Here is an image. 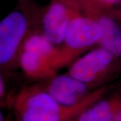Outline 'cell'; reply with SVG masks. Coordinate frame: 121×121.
Returning <instances> with one entry per match:
<instances>
[{
  "label": "cell",
  "instance_id": "1",
  "mask_svg": "<svg viewBox=\"0 0 121 121\" xmlns=\"http://www.w3.org/2000/svg\"><path fill=\"white\" fill-rule=\"evenodd\" d=\"M106 86L98 87L82 102L73 106L58 103L43 86L23 88L15 99L14 109L18 121H72L107 92Z\"/></svg>",
  "mask_w": 121,
  "mask_h": 121
},
{
  "label": "cell",
  "instance_id": "2",
  "mask_svg": "<svg viewBox=\"0 0 121 121\" xmlns=\"http://www.w3.org/2000/svg\"><path fill=\"white\" fill-rule=\"evenodd\" d=\"M102 36L103 30L95 19L82 10L78 12L71 20L59 46L61 68L70 65L94 45H99Z\"/></svg>",
  "mask_w": 121,
  "mask_h": 121
},
{
  "label": "cell",
  "instance_id": "3",
  "mask_svg": "<svg viewBox=\"0 0 121 121\" xmlns=\"http://www.w3.org/2000/svg\"><path fill=\"white\" fill-rule=\"evenodd\" d=\"M29 16L14 10L0 21V70L17 66L18 56L27 36L32 30Z\"/></svg>",
  "mask_w": 121,
  "mask_h": 121
},
{
  "label": "cell",
  "instance_id": "4",
  "mask_svg": "<svg viewBox=\"0 0 121 121\" xmlns=\"http://www.w3.org/2000/svg\"><path fill=\"white\" fill-rule=\"evenodd\" d=\"M118 59L107 49L99 46L71 63L67 73L94 87L111 75L118 65Z\"/></svg>",
  "mask_w": 121,
  "mask_h": 121
},
{
  "label": "cell",
  "instance_id": "5",
  "mask_svg": "<svg viewBox=\"0 0 121 121\" xmlns=\"http://www.w3.org/2000/svg\"><path fill=\"white\" fill-rule=\"evenodd\" d=\"M82 10L79 0H52L42 17V32L51 43L60 46L73 17Z\"/></svg>",
  "mask_w": 121,
  "mask_h": 121
},
{
  "label": "cell",
  "instance_id": "6",
  "mask_svg": "<svg viewBox=\"0 0 121 121\" xmlns=\"http://www.w3.org/2000/svg\"><path fill=\"white\" fill-rule=\"evenodd\" d=\"M43 87L58 103L65 106H73L82 102L94 90L68 73L55 75L48 79Z\"/></svg>",
  "mask_w": 121,
  "mask_h": 121
},
{
  "label": "cell",
  "instance_id": "7",
  "mask_svg": "<svg viewBox=\"0 0 121 121\" xmlns=\"http://www.w3.org/2000/svg\"><path fill=\"white\" fill-rule=\"evenodd\" d=\"M82 11L93 17L100 24L103 36L99 47L107 49L114 55L121 57V28L116 19L101 10V6L94 0H79Z\"/></svg>",
  "mask_w": 121,
  "mask_h": 121
},
{
  "label": "cell",
  "instance_id": "8",
  "mask_svg": "<svg viewBox=\"0 0 121 121\" xmlns=\"http://www.w3.org/2000/svg\"><path fill=\"white\" fill-rule=\"evenodd\" d=\"M17 66L26 78L33 80H48L56 75L57 71L44 57L24 48H21L19 54Z\"/></svg>",
  "mask_w": 121,
  "mask_h": 121
},
{
  "label": "cell",
  "instance_id": "9",
  "mask_svg": "<svg viewBox=\"0 0 121 121\" xmlns=\"http://www.w3.org/2000/svg\"><path fill=\"white\" fill-rule=\"evenodd\" d=\"M22 48L33 51L44 57L56 71L61 68L59 46L51 43L42 32L31 30L22 44Z\"/></svg>",
  "mask_w": 121,
  "mask_h": 121
},
{
  "label": "cell",
  "instance_id": "10",
  "mask_svg": "<svg viewBox=\"0 0 121 121\" xmlns=\"http://www.w3.org/2000/svg\"><path fill=\"white\" fill-rule=\"evenodd\" d=\"M121 108V94L101 98L81 113L74 121H113Z\"/></svg>",
  "mask_w": 121,
  "mask_h": 121
},
{
  "label": "cell",
  "instance_id": "11",
  "mask_svg": "<svg viewBox=\"0 0 121 121\" xmlns=\"http://www.w3.org/2000/svg\"><path fill=\"white\" fill-rule=\"evenodd\" d=\"M121 0H95L101 7H108L118 3Z\"/></svg>",
  "mask_w": 121,
  "mask_h": 121
},
{
  "label": "cell",
  "instance_id": "12",
  "mask_svg": "<svg viewBox=\"0 0 121 121\" xmlns=\"http://www.w3.org/2000/svg\"><path fill=\"white\" fill-rule=\"evenodd\" d=\"M1 71L0 70V99L3 98L5 94V82L4 80L3 75L1 74Z\"/></svg>",
  "mask_w": 121,
  "mask_h": 121
},
{
  "label": "cell",
  "instance_id": "13",
  "mask_svg": "<svg viewBox=\"0 0 121 121\" xmlns=\"http://www.w3.org/2000/svg\"><path fill=\"white\" fill-rule=\"evenodd\" d=\"M109 14L113 17L114 18H115L117 21L121 22V9H116V10H113L109 12Z\"/></svg>",
  "mask_w": 121,
  "mask_h": 121
},
{
  "label": "cell",
  "instance_id": "14",
  "mask_svg": "<svg viewBox=\"0 0 121 121\" xmlns=\"http://www.w3.org/2000/svg\"><path fill=\"white\" fill-rule=\"evenodd\" d=\"M113 121H121V109L118 111V112L116 114Z\"/></svg>",
  "mask_w": 121,
  "mask_h": 121
},
{
  "label": "cell",
  "instance_id": "15",
  "mask_svg": "<svg viewBox=\"0 0 121 121\" xmlns=\"http://www.w3.org/2000/svg\"><path fill=\"white\" fill-rule=\"evenodd\" d=\"M0 121H4V117H3V114H2V112L0 110Z\"/></svg>",
  "mask_w": 121,
  "mask_h": 121
},
{
  "label": "cell",
  "instance_id": "16",
  "mask_svg": "<svg viewBox=\"0 0 121 121\" xmlns=\"http://www.w3.org/2000/svg\"></svg>",
  "mask_w": 121,
  "mask_h": 121
}]
</instances>
